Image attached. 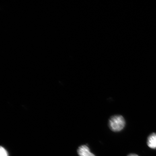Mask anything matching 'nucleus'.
<instances>
[{
	"label": "nucleus",
	"instance_id": "nucleus-1",
	"mask_svg": "<svg viewBox=\"0 0 156 156\" xmlns=\"http://www.w3.org/2000/svg\"><path fill=\"white\" fill-rule=\"evenodd\" d=\"M124 119L121 115H115L109 120V125L111 130L114 132H119L122 130L125 126Z\"/></svg>",
	"mask_w": 156,
	"mask_h": 156
},
{
	"label": "nucleus",
	"instance_id": "nucleus-2",
	"mask_svg": "<svg viewBox=\"0 0 156 156\" xmlns=\"http://www.w3.org/2000/svg\"><path fill=\"white\" fill-rule=\"evenodd\" d=\"M77 152L79 156H95L91 153L89 148L87 145L80 146L77 150Z\"/></svg>",
	"mask_w": 156,
	"mask_h": 156
},
{
	"label": "nucleus",
	"instance_id": "nucleus-3",
	"mask_svg": "<svg viewBox=\"0 0 156 156\" xmlns=\"http://www.w3.org/2000/svg\"><path fill=\"white\" fill-rule=\"evenodd\" d=\"M147 144L151 149H156V133H152L148 137Z\"/></svg>",
	"mask_w": 156,
	"mask_h": 156
},
{
	"label": "nucleus",
	"instance_id": "nucleus-4",
	"mask_svg": "<svg viewBox=\"0 0 156 156\" xmlns=\"http://www.w3.org/2000/svg\"><path fill=\"white\" fill-rule=\"evenodd\" d=\"M0 156H9V154L4 148L1 146L0 147Z\"/></svg>",
	"mask_w": 156,
	"mask_h": 156
},
{
	"label": "nucleus",
	"instance_id": "nucleus-5",
	"mask_svg": "<svg viewBox=\"0 0 156 156\" xmlns=\"http://www.w3.org/2000/svg\"><path fill=\"white\" fill-rule=\"evenodd\" d=\"M128 156H138V155L135 154H130Z\"/></svg>",
	"mask_w": 156,
	"mask_h": 156
}]
</instances>
